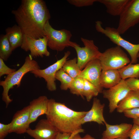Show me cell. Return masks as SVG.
<instances>
[{
	"mask_svg": "<svg viewBox=\"0 0 139 139\" xmlns=\"http://www.w3.org/2000/svg\"><path fill=\"white\" fill-rule=\"evenodd\" d=\"M82 132L81 131H77L72 133L69 139H83L79 134V133Z\"/></svg>",
	"mask_w": 139,
	"mask_h": 139,
	"instance_id": "35",
	"label": "cell"
},
{
	"mask_svg": "<svg viewBox=\"0 0 139 139\" xmlns=\"http://www.w3.org/2000/svg\"><path fill=\"white\" fill-rule=\"evenodd\" d=\"M70 4L78 7L88 6L92 5L97 0H68Z\"/></svg>",
	"mask_w": 139,
	"mask_h": 139,
	"instance_id": "28",
	"label": "cell"
},
{
	"mask_svg": "<svg viewBox=\"0 0 139 139\" xmlns=\"http://www.w3.org/2000/svg\"><path fill=\"white\" fill-rule=\"evenodd\" d=\"M11 123L7 124L0 123V139H4L10 133Z\"/></svg>",
	"mask_w": 139,
	"mask_h": 139,
	"instance_id": "31",
	"label": "cell"
},
{
	"mask_svg": "<svg viewBox=\"0 0 139 139\" xmlns=\"http://www.w3.org/2000/svg\"><path fill=\"white\" fill-rule=\"evenodd\" d=\"M102 70L101 65L98 58L94 59L89 62L82 70L78 77H80L89 81L95 86L100 93L103 88L100 84V79Z\"/></svg>",
	"mask_w": 139,
	"mask_h": 139,
	"instance_id": "12",
	"label": "cell"
},
{
	"mask_svg": "<svg viewBox=\"0 0 139 139\" xmlns=\"http://www.w3.org/2000/svg\"><path fill=\"white\" fill-rule=\"evenodd\" d=\"M105 106L102 104L99 99L97 98H93L92 106L81 120L82 125L85 123L94 122L99 124L104 125L107 122L103 116V111Z\"/></svg>",
	"mask_w": 139,
	"mask_h": 139,
	"instance_id": "15",
	"label": "cell"
},
{
	"mask_svg": "<svg viewBox=\"0 0 139 139\" xmlns=\"http://www.w3.org/2000/svg\"><path fill=\"white\" fill-rule=\"evenodd\" d=\"M133 122L134 124L139 125V118L133 119Z\"/></svg>",
	"mask_w": 139,
	"mask_h": 139,
	"instance_id": "37",
	"label": "cell"
},
{
	"mask_svg": "<svg viewBox=\"0 0 139 139\" xmlns=\"http://www.w3.org/2000/svg\"><path fill=\"white\" fill-rule=\"evenodd\" d=\"M70 54V52L68 51L64 53L62 58L46 68L34 70L30 72L36 77L44 78L46 82L47 87L49 90L55 91L56 89L55 82L56 74L58 71L62 68Z\"/></svg>",
	"mask_w": 139,
	"mask_h": 139,
	"instance_id": "9",
	"label": "cell"
},
{
	"mask_svg": "<svg viewBox=\"0 0 139 139\" xmlns=\"http://www.w3.org/2000/svg\"><path fill=\"white\" fill-rule=\"evenodd\" d=\"M129 0H97L104 5L106 8L107 12L114 16H119Z\"/></svg>",
	"mask_w": 139,
	"mask_h": 139,
	"instance_id": "21",
	"label": "cell"
},
{
	"mask_svg": "<svg viewBox=\"0 0 139 139\" xmlns=\"http://www.w3.org/2000/svg\"><path fill=\"white\" fill-rule=\"evenodd\" d=\"M16 71L15 69L11 68L5 64L3 60L0 58V77L5 74L8 75Z\"/></svg>",
	"mask_w": 139,
	"mask_h": 139,
	"instance_id": "29",
	"label": "cell"
},
{
	"mask_svg": "<svg viewBox=\"0 0 139 139\" xmlns=\"http://www.w3.org/2000/svg\"><path fill=\"white\" fill-rule=\"evenodd\" d=\"M6 35L13 51L22 45L24 34L18 26L15 24L7 28L5 30Z\"/></svg>",
	"mask_w": 139,
	"mask_h": 139,
	"instance_id": "20",
	"label": "cell"
},
{
	"mask_svg": "<svg viewBox=\"0 0 139 139\" xmlns=\"http://www.w3.org/2000/svg\"><path fill=\"white\" fill-rule=\"evenodd\" d=\"M59 132L46 119H41L35 129L30 128L26 133L34 139H54Z\"/></svg>",
	"mask_w": 139,
	"mask_h": 139,
	"instance_id": "13",
	"label": "cell"
},
{
	"mask_svg": "<svg viewBox=\"0 0 139 139\" xmlns=\"http://www.w3.org/2000/svg\"><path fill=\"white\" fill-rule=\"evenodd\" d=\"M131 90L127 84L125 80L122 79L116 85L107 90H103V97L109 101L110 113L116 109L119 103L123 100Z\"/></svg>",
	"mask_w": 139,
	"mask_h": 139,
	"instance_id": "10",
	"label": "cell"
},
{
	"mask_svg": "<svg viewBox=\"0 0 139 139\" xmlns=\"http://www.w3.org/2000/svg\"><path fill=\"white\" fill-rule=\"evenodd\" d=\"M122 79L139 78V63L128 65L118 70Z\"/></svg>",
	"mask_w": 139,
	"mask_h": 139,
	"instance_id": "22",
	"label": "cell"
},
{
	"mask_svg": "<svg viewBox=\"0 0 139 139\" xmlns=\"http://www.w3.org/2000/svg\"><path fill=\"white\" fill-rule=\"evenodd\" d=\"M102 23L100 21L95 22L96 30L107 37L113 43L125 49L128 53L131 58V64H135L138 61L137 55L139 52V44H133L124 39L120 36L117 28L107 27L103 28Z\"/></svg>",
	"mask_w": 139,
	"mask_h": 139,
	"instance_id": "5",
	"label": "cell"
},
{
	"mask_svg": "<svg viewBox=\"0 0 139 139\" xmlns=\"http://www.w3.org/2000/svg\"><path fill=\"white\" fill-rule=\"evenodd\" d=\"M10 44L6 34H1L0 37V58L6 61L12 54Z\"/></svg>",
	"mask_w": 139,
	"mask_h": 139,
	"instance_id": "24",
	"label": "cell"
},
{
	"mask_svg": "<svg viewBox=\"0 0 139 139\" xmlns=\"http://www.w3.org/2000/svg\"><path fill=\"white\" fill-rule=\"evenodd\" d=\"M84 84V79L80 77L74 79L69 89L71 93L80 96L83 98V90Z\"/></svg>",
	"mask_w": 139,
	"mask_h": 139,
	"instance_id": "27",
	"label": "cell"
},
{
	"mask_svg": "<svg viewBox=\"0 0 139 139\" xmlns=\"http://www.w3.org/2000/svg\"><path fill=\"white\" fill-rule=\"evenodd\" d=\"M72 133L59 132L54 139H69Z\"/></svg>",
	"mask_w": 139,
	"mask_h": 139,
	"instance_id": "34",
	"label": "cell"
},
{
	"mask_svg": "<svg viewBox=\"0 0 139 139\" xmlns=\"http://www.w3.org/2000/svg\"><path fill=\"white\" fill-rule=\"evenodd\" d=\"M106 129L102 134L101 139H116L128 137L129 133L133 125L130 124L122 123L111 125L105 124Z\"/></svg>",
	"mask_w": 139,
	"mask_h": 139,
	"instance_id": "16",
	"label": "cell"
},
{
	"mask_svg": "<svg viewBox=\"0 0 139 139\" xmlns=\"http://www.w3.org/2000/svg\"><path fill=\"white\" fill-rule=\"evenodd\" d=\"M49 100L46 96H41L30 102V124L36 120L40 116L46 114Z\"/></svg>",
	"mask_w": 139,
	"mask_h": 139,
	"instance_id": "17",
	"label": "cell"
},
{
	"mask_svg": "<svg viewBox=\"0 0 139 139\" xmlns=\"http://www.w3.org/2000/svg\"><path fill=\"white\" fill-rule=\"evenodd\" d=\"M123 113L127 118L133 119L139 118V107L125 111Z\"/></svg>",
	"mask_w": 139,
	"mask_h": 139,
	"instance_id": "32",
	"label": "cell"
},
{
	"mask_svg": "<svg viewBox=\"0 0 139 139\" xmlns=\"http://www.w3.org/2000/svg\"><path fill=\"white\" fill-rule=\"evenodd\" d=\"M55 78L60 82V88L62 90H66L69 89L74 79L71 77L63 70L62 68L56 72Z\"/></svg>",
	"mask_w": 139,
	"mask_h": 139,
	"instance_id": "25",
	"label": "cell"
},
{
	"mask_svg": "<svg viewBox=\"0 0 139 139\" xmlns=\"http://www.w3.org/2000/svg\"><path fill=\"white\" fill-rule=\"evenodd\" d=\"M98 58L102 70H119L131 62L126 54L118 46L109 48L101 53Z\"/></svg>",
	"mask_w": 139,
	"mask_h": 139,
	"instance_id": "6",
	"label": "cell"
},
{
	"mask_svg": "<svg viewBox=\"0 0 139 139\" xmlns=\"http://www.w3.org/2000/svg\"><path fill=\"white\" fill-rule=\"evenodd\" d=\"M128 137L129 139H139V125L134 124Z\"/></svg>",
	"mask_w": 139,
	"mask_h": 139,
	"instance_id": "33",
	"label": "cell"
},
{
	"mask_svg": "<svg viewBox=\"0 0 139 139\" xmlns=\"http://www.w3.org/2000/svg\"><path fill=\"white\" fill-rule=\"evenodd\" d=\"M62 68L65 72L74 79L78 77L81 71L77 64L76 58L67 60L64 63Z\"/></svg>",
	"mask_w": 139,
	"mask_h": 139,
	"instance_id": "23",
	"label": "cell"
},
{
	"mask_svg": "<svg viewBox=\"0 0 139 139\" xmlns=\"http://www.w3.org/2000/svg\"><path fill=\"white\" fill-rule=\"evenodd\" d=\"M121 79L118 70H102L100 84L103 88L109 89L118 84Z\"/></svg>",
	"mask_w": 139,
	"mask_h": 139,
	"instance_id": "18",
	"label": "cell"
},
{
	"mask_svg": "<svg viewBox=\"0 0 139 139\" xmlns=\"http://www.w3.org/2000/svg\"><path fill=\"white\" fill-rule=\"evenodd\" d=\"M83 138V139H95L88 135H85L84 137ZM116 139H129V138L128 137H124L117 138Z\"/></svg>",
	"mask_w": 139,
	"mask_h": 139,
	"instance_id": "36",
	"label": "cell"
},
{
	"mask_svg": "<svg viewBox=\"0 0 139 139\" xmlns=\"http://www.w3.org/2000/svg\"><path fill=\"white\" fill-rule=\"evenodd\" d=\"M137 56L138 58L139 57V52Z\"/></svg>",
	"mask_w": 139,
	"mask_h": 139,
	"instance_id": "38",
	"label": "cell"
},
{
	"mask_svg": "<svg viewBox=\"0 0 139 139\" xmlns=\"http://www.w3.org/2000/svg\"><path fill=\"white\" fill-rule=\"evenodd\" d=\"M139 107V91L131 90L118 103L117 111L119 113Z\"/></svg>",
	"mask_w": 139,
	"mask_h": 139,
	"instance_id": "19",
	"label": "cell"
},
{
	"mask_svg": "<svg viewBox=\"0 0 139 139\" xmlns=\"http://www.w3.org/2000/svg\"><path fill=\"white\" fill-rule=\"evenodd\" d=\"M100 93L98 89L95 86L84 79L83 95L88 101H90L93 97L97 96Z\"/></svg>",
	"mask_w": 139,
	"mask_h": 139,
	"instance_id": "26",
	"label": "cell"
},
{
	"mask_svg": "<svg viewBox=\"0 0 139 139\" xmlns=\"http://www.w3.org/2000/svg\"><path fill=\"white\" fill-rule=\"evenodd\" d=\"M44 32V36L48 39L47 46L51 49L62 51L66 47L74 48L78 44L70 41L72 35L70 31L64 29H55L50 25L49 21L45 25Z\"/></svg>",
	"mask_w": 139,
	"mask_h": 139,
	"instance_id": "4",
	"label": "cell"
},
{
	"mask_svg": "<svg viewBox=\"0 0 139 139\" xmlns=\"http://www.w3.org/2000/svg\"><path fill=\"white\" fill-rule=\"evenodd\" d=\"M119 16L117 29L120 35L139 22V0H129Z\"/></svg>",
	"mask_w": 139,
	"mask_h": 139,
	"instance_id": "7",
	"label": "cell"
},
{
	"mask_svg": "<svg viewBox=\"0 0 139 139\" xmlns=\"http://www.w3.org/2000/svg\"><path fill=\"white\" fill-rule=\"evenodd\" d=\"M48 39L44 36L42 38L34 39L24 35L21 48L26 51H30L32 57L49 56L50 54L47 49Z\"/></svg>",
	"mask_w": 139,
	"mask_h": 139,
	"instance_id": "11",
	"label": "cell"
},
{
	"mask_svg": "<svg viewBox=\"0 0 139 139\" xmlns=\"http://www.w3.org/2000/svg\"><path fill=\"white\" fill-rule=\"evenodd\" d=\"M30 109L29 105L17 111L11 122L10 133H15L21 134L26 133L29 128Z\"/></svg>",
	"mask_w": 139,
	"mask_h": 139,
	"instance_id": "14",
	"label": "cell"
},
{
	"mask_svg": "<svg viewBox=\"0 0 139 139\" xmlns=\"http://www.w3.org/2000/svg\"><path fill=\"white\" fill-rule=\"evenodd\" d=\"M39 69H40V67L38 63L33 59L32 57L29 54L26 57L24 64L19 69L7 75L4 80L1 81L0 85L3 89L2 100L5 103L6 107L13 100L10 99L8 94L10 89L15 85L17 88L19 87L22 78L27 73Z\"/></svg>",
	"mask_w": 139,
	"mask_h": 139,
	"instance_id": "3",
	"label": "cell"
},
{
	"mask_svg": "<svg viewBox=\"0 0 139 139\" xmlns=\"http://www.w3.org/2000/svg\"><path fill=\"white\" fill-rule=\"evenodd\" d=\"M81 39L84 47H81L77 44L74 48L77 53V64L80 70L82 71L90 61L98 58L101 53L93 40L82 37Z\"/></svg>",
	"mask_w": 139,
	"mask_h": 139,
	"instance_id": "8",
	"label": "cell"
},
{
	"mask_svg": "<svg viewBox=\"0 0 139 139\" xmlns=\"http://www.w3.org/2000/svg\"><path fill=\"white\" fill-rule=\"evenodd\" d=\"M88 111H77L68 108L65 104L49 99L46 119L58 131L73 133L84 131L81 120Z\"/></svg>",
	"mask_w": 139,
	"mask_h": 139,
	"instance_id": "2",
	"label": "cell"
},
{
	"mask_svg": "<svg viewBox=\"0 0 139 139\" xmlns=\"http://www.w3.org/2000/svg\"><path fill=\"white\" fill-rule=\"evenodd\" d=\"M11 13L24 35L34 39L44 36V27L51 16L43 0H22L20 5Z\"/></svg>",
	"mask_w": 139,
	"mask_h": 139,
	"instance_id": "1",
	"label": "cell"
},
{
	"mask_svg": "<svg viewBox=\"0 0 139 139\" xmlns=\"http://www.w3.org/2000/svg\"><path fill=\"white\" fill-rule=\"evenodd\" d=\"M125 81L131 90L139 91V79L129 78L125 80Z\"/></svg>",
	"mask_w": 139,
	"mask_h": 139,
	"instance_id": "30",
	"label": "cell"
}]
</instances>
